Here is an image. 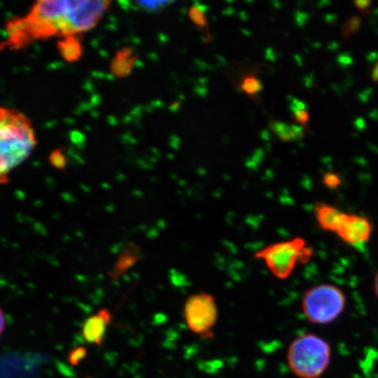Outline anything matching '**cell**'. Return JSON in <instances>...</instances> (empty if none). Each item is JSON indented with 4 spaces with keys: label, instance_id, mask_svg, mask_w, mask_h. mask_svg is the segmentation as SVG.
Here are the masks:
<instances>
[{
    "label": "cell",
    "instance_id": "44dd1931",
    "mask_svg": "<svg viewBox=\"0 0 378 378\" xmlns=\"http://www.w3.org/2000/svg\"><path fill=\"white\" fill-rule=\"evenodd\" d=\"M373 291L378 300V271L377 272L375 277H374Z\"/></svg>",
    "mask_w": 378,
    "mask_h": 378
},
{
    "label": "cell",
    "instance_id": "5bb4252c",
    "mask_svg": "<svg viewBox=\"0 0 378 378\" xmlns=\"http://www.w3.org/2000/svg\"><path fill=\"white\" fill-rule=\"evenodd\" d=\"M290 109L298 123H300L303 127H305L309 122V113L307 109V104H305L303 101L293 99L291 100Z\"/></svg>",
    "mask_w": 378,
    "mask_h": 378
},
{
    "label": "cell",
    "instance_id": "7402d4cb",
    "mask_svg": "<svg viewBox=\"0 0 378 378\" xmlns=\"http://www.w3.org/2000/svg\"><path fill=\"white\" fill-rule=\"evenodd\" d=\"M6 329V317L5 314H4V311L1 310V327H0V329H1V334L4 333V331H5Z\"/></svg>",
    "mask_w": 378,
    "mask_h": 378
},
{
    "label": "cell",
    "instance_id": "8992f818",
    "mask_svg": "<svg viewBox=\"0 0 378 378\" xmlns=\"http://www.w3.org/2000/svg\"><path fill=\"white\" fill-rule=\"evenodd\" d=\"M218 316V307L213 295L201 291L187 298L184 305L187 326L203 339L214 336L213 329Z\"/></svg>",
    "mask_w": 378,
    "mask_h": 378
},
{
    "label": "cell",
    "instance_id": "603a6c76",
    "mask_svg": "<svg viewBox=\"0 0 378 378\" xmlns=\"http://www.w3.org/2000/svg\"><path fill=\"white\" fill-rule=\"evenodd\" d=\"M85 378H92V377H85Z\"/></svg>",
    "mask_w": 378,
    "mask_h": 378
},
{
    "label": "cell",
    "instance_id": "ba28073f",
    "mask_svg": "<svg viewBox=\"0 0 378 378\" xmlns=\"http://www.w3.org/2000/svg\"><path fill=\"white\" fill-rule=\"evenodd\" d=\"M111 322V314L107 308L100 309L96 315L86 319L82 330L86 343L102 346L107 326Z\"/></svg>",
    "mask_w": 378,
    "mask_h": 378
},
{
    "label": "cell",
    "instance_id": "30bf717a",
    "mask_svg": "<svg viewBox=\"0 0 378 378\" xmlns=\"http://www.w3.org/2000/svg\"><path fill=\"white\" fill-rule=\"evenodd\" d=\"M141 258L140 247L133 243H127L122 249L120 256L115 262L113 268L109 272L111 280L116 282L125 273L134 266Z\"/></svg>",
    "mask_w": 378,
    "mask_h": 378
},
{
    "label": "cell",
    "instance_id": "ac0fdd59",
    "mask_svg": "<svg viewBox=\"0 0 378 378\" xmlns=\"http://www.w3.org/2000/svg\"><path fill=\"white\" fill-rule=\"evenodd\" d=\"M86 355H87V348L82 346L75 348L68 353V363L71 365L77 366L86 358Z\"/></svg>",
    "mask_w": 378,
    "mask_h": 378
},
{
    "label": "cell",
    "instance_id": "52a82bcc",
    "mask_svg": "<svg viewBox=\"0 0 378 378\" xmlns=\"http://www.w3.org/2000/svg\"><path fill=\"white\" fill-rule=\"evenodd\" d=\"M373 233V225L369 218L356 214H346L336 235L351 246L368 243Z\"/></svg>",
    "mask_w": 378,
    "mask_h": 378
},
{
    "label": "cell",
    "instance_id": "9c48e42d",
    "mask_svg": "<svg viewBox=\"0 0 378 378\" xmlns=\"http://www.w3.org/2000/svg\"><path fill=\"white\" fill-rule=\"evenodd\" d=\"M315 221L324 232L336 234L343 223L346 212L341 211L333 205L317 203L314 207Z\"/></svg>",
    "mask_w": 378,
    "mask_h": 378
},
{
    "label": "cell",
    "instance_id": "3957f363",
    "mask_svg": "<svg viewBox=\"0 0 378 378\" xmlns=\"http://www.w3.org/2000/svg\"><path fill=\"white\" fill-rule=\"evenodd\" d=\"M332 359L330 344L318 334L307 333L295 338L287 349L286 361L298 378H320Z\"/></svg>",
    "mask_w": 378,
    "mask_h": 378
},
{
    "label": "cell",
    "instance_id": "9a60e30c",
    "mask_svg": "<svg viewBox=\"0 0 378 378\" xmlns=\"http://www.w3.org/2000/svg\"><path fill=\"white\" fill-rule=\"evenodd\" d=\"M241 89L251 97H256L263 89L260 80L253 75H247L241 82Z\"/></svg>",
    "mask_w": 378,
    "mask_h": 378
},
{
    "label": "cell",
    "instance_id": "7c38bea8",
    "mask_svg": "<svg viewBox=\"0 0 378 378\" xmlns=\"http://www.w3.org/2000/svg\"><path fill=\"white\" fill-rule=\"evenodd\" d=\"M61 55L68 62H75L82 55V46L75 36H67L58 42Z\"/></svg>",
    "mask_w": 378,
    "mask_h": 378
},
{
    "label": "cell",
    "instance_id": "4fadbf2b",
    "mask_svg": "<svg viewBox=\"0 0 378 378\" xmlns=\"http://www.w3.org/2000/svg\"><path fill=\"white\" fill-rule=\"evenodd\" d=\"M133 63H134V59L132 58V51L125 49L124 51L118 52L117 56L115 57L111 63V71L117 77H124L132 71Z\"/></svg>",
    "mask_w": 378,
    "mask_h": 378
},
{
    "label": "cell",
    "instance_id": "ffe728a7",
    "mask_svg": "<svg viewBox=\"0 0 378 378\" xmlns=\"http://www.w3.org/2000/svg\"><path fill=\"white\" fill-rule=\"evenodd\" d=\"M49 161L53 167L57 169H63L66 165V160H65L63 153L61 150H56L50 153Z\"/></svg>",
    "mask_w": 378,
    "mask_h": 378
},
{
    "label": "cell",
    "instance_id": "7a4b0ae2",
    "mask_svg": "<svg viewBox=\"0 0 378 378\" xmlns=\"http://www.w3.org/2000/svg\"><path fill=\"white\" fill-rule=\"evenodd\" d=\"M36 146L30 121L18 111L3 109L0 117V175L1 183L7 175L30 156Z\"/></svg>",
    "mask_w": 378,
    "mask_h": 378
},
{
    "label": "cell",
    "instance_id": "8fae6325",
    "mask_svg": "<svg viewBox=\"0 0 378 378\" xmlns=\"http://www.w3.org/2000/svg\"><path fill=\"white\" fill-rule=\"evenodd\" d=\"M270 128L282 141H295L304 137V130L301 125H289L275 120L270 123Z\"/></svg>",
    "mask_w": 378,
    "mask_h": 378
},
{
    "label": "cell",
    "instance_id": "d6986e66",
    "mask_svg": "<svg viewBox=\"0 0 378 378\" xmlns=\"http://www.w3.org/2000/svg\"><path fill=\"white\" fill-rule=\"evenodd\" d=\"M322 183L329 189H336L341 184V178L336 172H327L323 175Z\"/></svg>",
    "mask_w": 378,
    "mask_h": 378
},
{
    "label": "cell",
    "instance_id": "5b68a950",
    "mask_svg": "<svg viewBox=\"0 0 378 378\" xmlns=\"http://www.w3.org/2000/svg\"><path fill=\"white\" fill-rule=\"evenodd\" d=\"M314 250L303 237L269 244L256 252L255 258L265 263L276 279H287L293 275L298 264L310 260Z\"/></svg>",
    "mask_w": 378,
    "mask_h": 378
},
{
    "label": "cell",
    "instance_id": "e0dca14e",
    "mask_svg": "<svg viewBox=\"0 0 378 378\" xmlns=\"http://www.w3.org/2000/svg\"><path fill=\"white\" fill-rule=\"evenodd\" d=\"M189 18L198 27L207 26V19L203 6H192L189 10Z\"/></svg>",
    "mask_w": 378,
    "mask_h": 378
},
{
    "label": "cell",
    "instance_id": "277c9868",
    "mask_svg": "<svg viewBox=\"0 0 378 378\" xmlns=\"http://www.w3.org/2000/svg\"><path fill=\"white\" fill-rule=\"evenodd\" d=\"M347 298L339 286L320 284L305 291L301 298V310L305 320L314 325H327L344 314Z\"/></svg>",
    "mask_w": 378,
    "mask_h": 378
},
{
    "label": "cell",
    "instance_id": "2e32d148",
    "mask_svg": "<svg viewBox=\"0 0 378 378\" xmlns=\"http://www.w3.org/2000/svg\"><path fill=\"white\" fill-rule=\"evenodd\" d=\"M174 1H137L134 2L135 7H138L139 10L149 13H156L163 11L170 5L174 4Z\"/></svg>",
    "mask_w": 378,
    "mask_h": 378
},
{
    "label": "cell",
    "instance_id": "6da1fadb",
    "mask_svg": "<svg viewBox=\"0 0 378 378\" xmlns=\"http://www.w3.org/2000/svg\"><path fill=\"white\" fill-rule=\"evenodd\" d=\"M110 5L99 0H42L24 19L25 26L34 38L74 36L94 27Z\"/></svg>",
    "mask_w": 378,
    "mask_h": 378
}]
</instances>
